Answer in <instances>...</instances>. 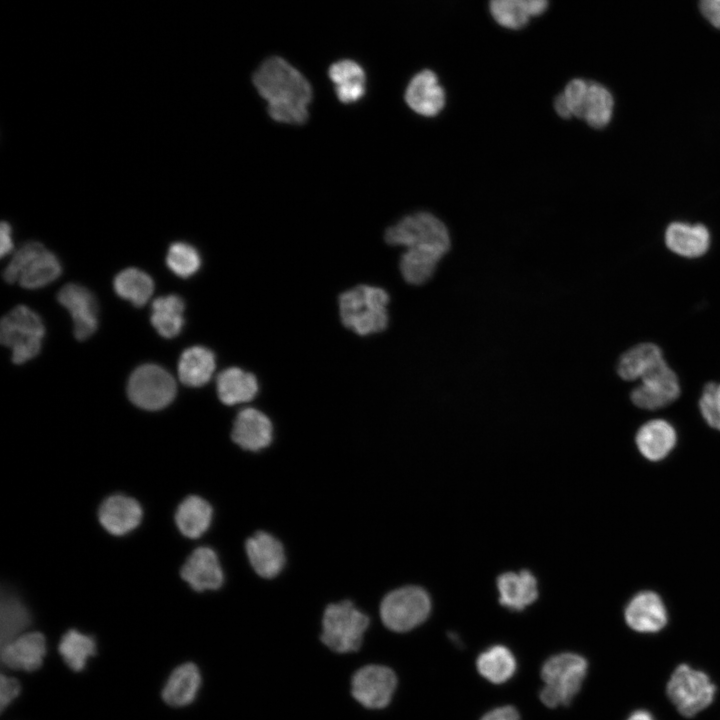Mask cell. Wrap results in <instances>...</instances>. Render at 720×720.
Returning a JSON list of instances; mask_svg holds the SVG:
<instances>
[{"label": "cell", "instance_id": "6da1fadb", "mask_svg": "<svg viewBox=\"0 0 720 720\" xmlns=\"http://www.w3.org/2000/svg\"><path fill=\"white\" fill-rule=\"evenodd\" d=\"M253 83L267 101L273 120L286 124H303L307 120L312 88L287 61L276 56L268 58L254 73Z\"/></svg>", "mask_w": 720, "mask_h": 720}, {"label": "cell", "instance_id": "7a4b0ae2", "mask_svg": "<svg viewBox=\"0 0 720 720\" xmlns=\"http://www.w3.org/2000/svg\"><path fill=\"white\" fill-rule=\"evenodd\" d=\"M373 618L353 600L344 598L328 603L322 613L319 640L330 652L351 654L364 644Z\"/></svg>", "mask_w": 720, "mask_h": 720}, {"label": "cell", "instance_id": "3957f363", "mask_svg": "<svg viewBox=\"0 0 720 720\" xmlns=\"http://www.w3.org/2000/svg\"><path fill=\"white\" fill-rule=\"evenodd\" d=\"M432 602L421 586L403 583L387 591L378 605V621L391 633H408L422 625L429 617Z\"/></svg>", "mask_w": 720, "mask_h": 720}, {"label": "cell", "instance_id": "277c9868", "mask_svg": "<svg viewBox=\"0 0 720 720\" xmlns=\"http://www.w3.org/2000/svg\"><path fill=\"white\" fill-rule=\"evenodd\" d=\"M388 293L379 287L359 285L339 296V314L343 325L358 335L383 331L389 321Z\"/></svg>", "mask_w": 720, "mask_h": 720}, {"label": "cell", "instance_id": "5b68a950", "mask_svg": "<svg viewBox=\"0 0 720 720\" xmlns=\"http://www.w3.org/2000/svg\"><path fill=\"white\" fill-rule=\"evenodd\" d=\"M586 673L587 662L582 656L574 653L552 656L541 670L544 682L541 701L551 708L568 705L580 690Z\"/></svg>", "mask_w": 720, "mask_h": 720}, {"label": "cell", "instance_id": "8992f818", "mask_svg": "<svg viewBox=\"0 0 720 720\" xmlns=\"http://www.w3.org/2000/svg\"><path fill=\"white\" fill-rule=\"evenodd\" d=\"M62 272L59 259L39 242H28L19 248L3 271L8 283L19 282L27 289H37L56 280Z\"/></svg>", "mask_w": 720, "mask_h": 720}, {"label": "cell", "instance_id": "52a82bcc", "mask_svg": "<svg viewBox=\"0 0 720 720\" xmlns=\"http://www.w3.org/2000/svg\"><path fill=\"white\" fill-rule=\"evenodd\" d=\"M44 334L40 316L24 305L16 306L1 320V343L11 349L12 361L16 364L38 355Z\"/></svg>", "mask_w": 720, "mask_h": 720}, {"label": "cell", "instance_id": "ba28073f", "mask_svg": "<svg viewBox=\"0 0 720 720\" xmlns=\"http://www.w3.org/2000/svg\"><path fill=\"white\" fill-rule=\"evenodd\" d=\"M385 240L392 246H404L406 249L430 246L447 253L450 248L445 224L428 212H417L402 218L386 230Z\"/></svg>", "mask_w": 720, "mask_h": 720}, {"label": "cell", "instance_id": "9c48e42d", "mask_svg": "<svg viewBox=\"0 0 720 720\" xmlns=\"http://www.w3.org/2000/svg\"><path fill=\"white\" fill-rule=\"evenodd\" d=\"M715 685L702 671L679 665L667 683V695L679 713L692 717L708 707L714 698Z\"/></svg>", "mask_w": 720, "mask_h": 720}, {"label": "cell", "instance_id": "30bf717a", "mask_svg": "<svg viewBox=\"0 0 720 720\" xmlns=\"http://www.w3.org/2000/svg\"><path fill=\"white\" fill-rule=\"evenodd\" d=\"M127 394L129 399L142 409L160 410L175 398L176 383L164 368L155 364H144L131 374Z\"/></svg>", "mask_w": 720, "mask_h": 720}, {"label": "cell", "instance_id": "8fae6325", "mask_svg": "<svg viewBox=\"0 0 720 720\" xmlns=\"http://www.w3.org/2000/svg\"><path fill=\"white\" fill-rule=\"evenodd\" d=\"M244 553L253 573L263 580L277 579L288 565L285 543L266 529H258L245 539Z\"/></svg>", "mask_w": 720, "mask_h": 720}, {"label": "cell", "instance_id": "7c38bea8", "mask_svg": "<svg viewBox=\"0 0 720 720\" xmlns=\"http://www.w3.org/2000/svg\"><path fill=\"white\" fill-rule=\"evenodd\" d=\"M182 579L195 592H217L227 581L226 569L219 552L207 545L195 548L180 570Z\"/></svg>", "mask_w": 720, "mask_h": 720}, {"label": "cell", "instance_id": "4fadbf2b", "mask_svg": "<svg viewBox=\"0 0 720 720\" xmlns=\"http://www.w3.org/2000/svg\"><path fill=\"white\" fill-rule=\"evenodd\" d=\"M397 686L395 672L380 664H367L357 669L351 681L353 697L370 709L386 707Z\"/></svg>", "mask_w": 720, "mask_h": 720}, {"label": "cell", "instance_id": "5bb4252c", "mask_svg": "<svg viewBox=\"0 0 720 720\" xmlns=\"http://www.w3.org/2000/svg\"><path fill=\"white\" fill-rule=\"evenodd\" d=\"M641 381V385L631 393L632 402L640 408H662L676 400L680 394L678 378L664 359L651 367L641 377Z\"/></svg>", "mask_w": 720, "mask_h": 720}, {"label": "cell", "instance_id": "9a60e30c", "mask_svg": "<svg viewBox=\"0 0 720 720\" xmlns=\"http://www.w3.org/2000/svg\"><path fill=\"white\" fill-rule=\"evenodd\" d=\"M231 439L236 446L245 452L260 453L273 442L272 422L258 409L244 408L235 417L231 430Z\"/></svg>", "mask_w": 720, "mask_h": 720}, {"label": "cell", "instance_id": "2e32d148", "mask_svg": "<svg viewBox=\"0 0 720 720\" xmlns=\"http://www.w3.org/2000/svg\"><path fill=\"white\" fill-rule=\"evenodd\" d=\"M57 299L72 317L75 337L83 341L92 336L98 325L94 295L87 288L70 283L60 289Z\"/></svg>", "mask_w": 720, "mask_h": 720}, {"label": "cell", "instance_id": "e0dca14e", "mask_svg": "<svg viewBox=\"0 0 720 720\" xmlns=\"http://www.w3.org/2000/svg\"><path fill=\"white\" fill-rule=\"evenodd\" d=\"M407 105L417 114L425 117L438 115L446 104V93L438 76L424 69L413 76L404 94Z\"/></svg>", "mask_w": 720, "mask_h": 720}, {"label": "cell", "instance_id": "ac0fdd59", "mask_svg": "<svg viewBox=\"0 0 720 720\" xmlns=\"http://www.w3.org/2000/svg\"><path fill=\"white\" fill-rule=\"evenodd\" d=\"M46 639L40 632H24L1 644V661L9 669L32 672L41 667Z\"/></svg>", "mask_w": 720, "mask_h": 720}, {"label": "cell", "instance_id": "d6986e66", "mask_svg": "<svg viewBox=\"0 0 720 720\" xmlns=\"http://www.w3.org/2000/svg\"><path fill=\"white\" fill-rule=\"evenodd\" d=\"M143 509L140 503L124 494L107 497L98 509V519L102 527L115 536L125 535L141 523Z\"/></svg>", "mask_w": 720, "mask_h": 720}, {"label": "cell", "instance_id": "ffe728a7", "mask_svg": "<svg viewBox=\"0 0 720 720\" xmlns=\"http://www.w3.org/2000/svg\"><path fill=\"white\" fill-rule=\"evenodd\" d=\"M625 621L634 631L654 633L667 623V612L660 596L652 591L636 594L625 608Z\"/></svg>", "mask_w": 720, "mask_h": 720}, {"label": "cell", "instance_id": "44dd1931", "mask_svg": "<svg viewBox=\"0 0 720 720\" xmlns=\"http://www.w3.org/2000/svg\"><path fill=\"white\" fill-rule=\"evenodd\" d=\"M214 516L211 502L199 495H189L178 505L175 522L183 536L199 539L210 530Z\"/></svg>", "mask_w": 720, "mask_h": 720}, {"label": "cell", "instance_id": "7402d4cb", "mask_svg": "<svg viewBox=\"0 0 720 720\" xmlns=\"http://www.w3.org/2000/svg\"><path fill=\"white\" fill-rule=\"evenodd\" d=\"M201 682L202 677L197 665L192 662L183 663L168 676L162 688V699L171 707H185L196 699Z\"/></svg>", "mask_w": 720, "mask_h": 720}, {"label": "cell", "instance_id": "603a6c76", "mask_svg": "<svg viewBox=\"0 0 720 720\" xmlns=\"http://www.w3.org/2000/svg\"><path fill=\"white\" fill-rule=\"evenodd\" d=\"M499 602L513 611H521L538 597L537 581L527 570L507 572L497 578Z\"/></svg>", "mask_w": 720, "mask_h": 720}, {"label": "cell", "instance_id": "cb8c5ba5", "mask_svg": "<svg viewBox=\"0 0 720 720\" xmlns=\"http://www.w3.org/2000/svg\"><path fill=\"white\" fill-rule=\"evenodd\" d=\"M216 388L220 401L233 406L253 400L259 385L254 374L238 367H229L217 375Z\"/></svg>", "mask_w": 720, "mask_h": 720}, {"label": "cell", "instance_id": "d4e9b609", "mask_svg": "<svg viewBox=\"0 0 720 720\" xmlns=\"http://www.w3.org/2000/svg\"><path fill=\"white\" fill-rule=\"evenodd\" d=\"M445 254L444 251L430 246L407 248L399 264L403 279L411 285L424 284L432 277Z\"/></svg>", "mask_w": 720, "mask_h": 720}, {"label": "cell", "instance_id": "484cf974", "mask_svg": "<svg viewBox=\"0 0 720 720\" xmlns=\"http://www.w3.org/2000/svg\"><path fill=\"white\" fill-rule=\"evenodd\" d=\"M667 247L684 257H699L709 248L710 236L703 225L672 223L665 233Z\"/></svg>", "mask_w": 720, "mask_h": 720}, {"label": "cell", "instance_id": "4316f807", "mask_svg": "<svg viewBox=\"0 0 720 720\" xmlns=\"http://www.w3.org/2000/svg\"><path fill=\"white\" fill-rule=\"evenodd\" d=\"M675 443V430L668 422L661 419L645 423L636 435V444L640 453L650 461H659L666 457Z\"/></svg>", "mask_w": 720, "mask_h": 720}, {"label": "cell", "instance_id": "83f0119b", "mask_svg": "<svg viewBox=\"0 0 720 720\" xmlns=\"http://www.w3.org/2000/svg\"><path fill=\"white\" fill-rule=\"evenodd\" d=\"M216 367L214 353L203 346H193L180 356L178 375L180 381L190 387L205 385L212 378Z\"/></svg>", "mask_w": 720, "mask_h": 720}, {"label": "cell", "instance_id": "f1b7e54d", "mask_svg": "<svg viewBox=\"0 0 720 720\" xmlns=\"http://www.w3.org/2000/svg\"><path fill=\"white\" fill-rule=\"evenodd\" d=\"M329 77L342 103H354L365 93L364 70L353 60L345 59L332 64L329 68Z\"/></svg>", "mask_w": 720, "mask_h": 720}, {"label": "cell", "instance_id": "f546056e", "mask_svg": "<svg viewBox=\"0 0 720 720\" xmlns=\"http://www.w3.org/2000/svg\"><path fill=\"white\" fill-rule=\"evenodd\" d=\"M184 310L185 304L180 296H161L152 303L151 323L162 337H176L184 326Z\"/></svg>", "mask_w": 720, "mask_h": 720}, {"label": "cell", "instance_id": "4dcf8cb0", "mask_svg": "<svg viewBox=\"0 0 720 720\" xmlns=\"http://www.w3.org/2000/svg\"><path fill=\"white\" fill-rule=\"evenodd\" d=\"M476 666L481 676L492 683L500 684L513 676L516 660L507 647L495 645L478 656Z\"/></svg>", "mask_w": 720, "mask_h": 720}, {"label": "cell", "instance_id": "1f68e13d", "mask_svg": "<svg viewBox=\"0 0 720 720\" xmlns=\"http://www.w3.org/2000/svg\"><path fill=\"white\" fill-rule=\"evenodd\" d=\"M662 359V352L657 345L653 343L638 344L620 357L617 372L624 380H636Z\"/></svg>", "mask_w": 720, "mask_h": 720}, {"label": "cell", "instance_id": "d6a6232c", "mask_svg": "<svg viewBox=\"0 0 720 720\" xmlns=\"http://www.w3.org/2000/svg\"><path fill=\"white\" fill-rule=\"evenodd\" d=\"M113 286L119 297L136 307L146 304L154 291L152 278L137 268H127L119 272L114 278Z\"/></svg>", "mask_w": 720, "mask_h": 720}, {"label": "cell", "instance_id": "836d02e7", "mask_svg": "<svg viewBox=\"0 0 720 720\" xmlns=\"http://www.w3.org/2000/svg\"><path fill=\"white\" fill-rule=\"evenodd\" d=\"M58 651L71 670L80 672L96 654V642L92 636L70 629L61 637Z\"/></svg>", "mask_w": 720, "mask_h": 720}, {"label": "cell", "instance_id": "e575fe53", "mask_svg": "<svg viewBox=\"0 0 720 720\" xmlns=\"http://www.w3.org/2000/svg\"><path fill=\"white\" fill-rule=\"evenodd\" d=\"M30 622L29 611L22 601L10 593L3 592L0 608L1 644L24 633Z\"/></svg>", "mask_w": 720, "mask_h": 720}, {"label": "cell", "instance_id": "d590c367", "mask_svg": "<svg viewBox=\"0 0 720 720\" xmlns=\"http://www.w3.org/2000/svg\"><path fill=\"white\" fill-rule=\"evenodd\" d=\"M613 107L614 100L610 91L600 83L589 80L583 120L592 128H604L611 120Z\"/></svg>", "mask_w": 720, "mask_h": 720}, {"label": "cell", "instance_id": "8d00e7d4", "mask_svg": "<svg viewBox=\"0 0 720 720\" xmlns=\"http://www.w3.org/2000/svg\"><path fill=\"white\" fill-rule=\"evenodd\" d=\"M166 264L177 276L189 278L200 269L201 256L191 244L174 242L168 249Z\"/></svg>", "mask_w": 720, "mask_h": 720}, {"label": "cell", "instance_id": "74e56055", "mask_svg": "<svg viewBox=\"0 0 720 720\" xmlns=\"http://www.w3.org/2000/svg\"><path fill=\"white\" fill-rule=\"evenodd\" d=\"M489 11L497 24L511 30L522 29L530 20L529 14L513 0H490Z\"/></svg>", "mask_w": 720, "mask_h": 720}, {"label": "cell", "instance_id": "f35d334b", "mask_svg": "<svg viewBox=\"0 0 720 720\" xmlns=\"http://www.w3.org/2000/svg\"><path fill=\"white\" fill-rule=\"evenodd\" d=\"M700 411L706 422L720 430V384L705 385L699 401Z\"/></svg>", "mask_w": 720, "mask_h": 720}, {"label": "cell", "instance_id": "ab89813d", "mask_svg": "<svg viewBox=\"0 0 720 720\" xmlns=\"http://www.w3.org/2000/svg\"><path fill=\"white\" fill-rule=\"evenodd\" d=\"M588 83L589 80L572 79L566 84L562 92L572 117L583 119Z\"/></svg>", "mask_w": 720, "mask_h": 720}, {"label": "cell", "instance_id": "60d3db41", "mask_svg": "<svg viewBox=\"0 0 720 720\" xmlns=\"http://www.w3.org/2000/svg\"><path fill=\"white\" fill-rule=\"evenodd\" d=\"M21 685L17 679L2 674L0 677V706L4 711L20 694Z\"/></svg>", "mask_w": 720, "mask_h": 720}, {"label": "cell", "instance_id": "b9f144b4", "mask_svg": "<svg viewBox=\"0 0 720 720\" xmlns=\"http://www.w3.org/2000/svg\"><path fill=\"white\" fill-rule=\"evenodd\" d=\"M481 720H519V714L512 706H502L489 711Z\"/></svg>", "mask_w": 720, "mask_h": 720}, {"label": "cell", "instance_id": "7bdbcfd3", "mask_svg": "<svg viewBox=\"0 0 720 720\" xmlns=\"http://www.w3.org/2000/svg\"><path fill=\"white\" fill-rule=\"evenodd\" d=\"M522 9H524L530 17L542 15L548 8V0H513Z\"/></svg>", "mask_w": 720, "mask_h": 720}, {"label": "cell", "instance_id": "ee69618b", "mask_svg": "<svg viewBox=\"0 0 720 720\" xmlns=\"http://www.w3.org/2000/svg\"><path fill=\"white\" fill-rule=\"evenodd\" d=\"M0 253L4 257L9 254L14 247L12 238V229L8 222L3 221L0 227Z\"/></svg>", "mask_w": 720, "mask_h": 720}, {"label": "cell", "instance_id": "f6af8a7d", "mask_svg": "<svg viewBox=\"0 0 720 720\" xmlns=\"http://www.w3.org/2000/svg\"><path fill=\"white\" fill-rule=\"evenodd\" d=\"M556 113L564 119H570L572 117L569 107L562 93L558 94L553 102Z\"/></svg>", "mask_w": 720, "mask_h": 720}, {"label": "cell", "instance_id": "bcb514c9", "mask_svg": "<svg viewBox=\"0 0 720 720\" xmlns=\"http://www.w3.org/2000/svg\"><path fill=\"white\" fill-rule=\"evenodd\" d=\"M627 720H654L652 715L644 710L633 712Z\"/></svg>", "mask_w": 720, "mask_h": 720}, {"label": "cell", "instance_id": "7dc6e473", "mask_svg": "<svg viewBox=\"0 0 720 720\" xmlns=\"http://www.w3.org/2000/svg\"><path fill=\"white\" fill-rule=\"evenodd\" d=\"M700 1L705 2V3H709V4L720 5V0H700Z\"/></svg>", "mask_w": 720, "mask_h": 720}]
</instances>
